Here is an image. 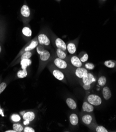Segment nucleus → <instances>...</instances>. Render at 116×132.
Here are the masks:
<instances>
[{
	"mask_svg": "<svg viewBox=\"0 0 116 132\" xmlns=\"http://www.w3.org/2000/svg\"><path fill=\"white\" fill-rule=\"evenodd\" d=\"M20 116L17 114H14L11 116V120L13 122L17 123L20 121Z\"/></svg>",
	"mask_w": 116,
	"mask_h": 132,
	"instance_id": "nucleus-31",
	"label": "nucleus"
},
{
	"mask_svg": "<svg viewBox=\"0 0 116 132\" xmlns=\"http://www.w3.org/2000/svg\"><path fill=\"white\" fill-rule=\"evenodd\" d=\"M97 79L94 75L88 72L83 78L79 81V83L82 86L83 89L87 91L91 89L93 87Z\"/></svg>",
	"mask_w": 116,
	"mask_h": 132,
	"instance_id": "nucleus-4",
	"label": "nucleus"
},
{
	"mask_svg": "<svg viewBox=\"0 0 116 132\" xmlns=\"http://www.w3.org/2000/svg\"><path fill=\"white\" fill-rule=\"evenodd\" d=\"M78 56L83 64L87 62L88 60V55L85 51L81 52L79 53Z\"/></svg>",
	"mask_w": 116,
	"mask_h": 132,
	"instance_id": "nucleus-24",
	"label": "nucleus"
},
{
	"mask_svg": "<svg viewBox=\"0 0 116 132\" xmlns=\"http://www.w3.org/2000/svg\"><path fill=\"white\" fill-rule=\"evenodd\" d=\"M29 123H30V122H29L27 120H24V125L27 126Z\"/></svg>",
	"mask_w": 116,
	"mask_h": 132,
	"instance_id": "nucleus-35",
	"label": "nucleus"
},
{
	"mask_svg": "<svg viewBox=\"0 0 116 132\" xmlns=\"http://www.w3.org/2000/svg\"><path fill=\"white\" fill-rule=\"evenodd\" d=\"M85 98L94 106H99L103 103L101 97L96 94L86 93Z\"/></svg>",
	"mask_w": 116,
	"mask_h": 132,
	"instance_id": "nucleus-10",
	"label": "nucleus"
},
{
	"mask_svg": "<svg viewBox=\"0 0 116 132\" xmlns=\"http://www.w3.org/2000/svg\"><path fill=\"white\" fill-rule=\"evenodd\" d=\"M79 37H77L74 40L69 41L67 43V52L70 55L75 54L77 51V46L79 44Z\"/></svg>",
	"mask_w": 116,
	"mask_h": 132,
	"instance_id": "nucleus-11",
	"label": "nucleus"
},
{
	"mask_svg": "<svg viewBox=\"0 0 116 132\" xmlns=\"http://www.w3.org/2000/svg\"><path fill=\"white\" fill-rule=\"evenodd\" d=\"M5 132H16V130H15L14 129H8V130H6L5 131Z\"/></svg>",
	"mask_w": 116,
	"mask_h": 132,
	"instance_id": "nucleus-36",
	"label": "nucleus"
},
{
	"mask_svg": "<svg viewBox=\"0 0 116 132\" xmlns=\"http://www.w3.org/2000/svg\"><path fill=\"white\" fill-rule=\"evenodd\" d=\"M0 84H1V81H0Z\"/></svg>",
	"mask_w": 116,
	"mask_h": 132,
	"instance_id": "nucleus-41",
	"label": "nucleus"
},
{
	"mask_svg": "<svg viewBox=\"0 0 116 132\" xmlns=\"http://www.w3.org/2000/svg\"><path fill=\"white\" fill-rule=\"evenodd\" d=\"M31 63H32V61L30 59L22 60L20 62V65H21L22 69L23 70L27 69V68L28 67H29V66L31 64Z\"/></svg>",
	"mask_w": 116,
	"mask_h": 132,
	"instance_id": "nucleus-22",
	"label": "nucleus"
},
{
	"mask_svg": "<svg viewBox=\"0 0 116 132\" xmlns=\"http://www.w3.org/2000/svg\"><path fill=\"white\" fill-rule=\"evenodd\" d=\"M54 49L55 55L57 57H58L61 59L67 61L68 62L69 55L68 54L67 52H66L61 49L58 48H54Z\"/></svg>",
	"mask_w": 116,
	"mask_h": 132,
	"instance_id": "nucleus-15",
	"label": "nucleus"
},
{
	"mask_svg": "<svg viewBox=\"0 0 116 132\" xmlns=\"http://www.w3.org/2000/svg\"><path fill=\"white\" fill-rule=\"evenodd\" d=\"M1 105H0V111H1Z\"/></svg>",
	"mask_w": 116,
	"mask_h": 132,
	"instance_id": "nucleus-40",
	"label": "nucleus"
},
{
	"mask_svg": "<svg viewBox=\"0 0 116 132\" xmlns=\"http://www.w3.org/2000/svg\"><path fill=\"white\" fill-rule=\"evenodd\" d=\"M7 83L5 82H2L0 84V95L2 93V92L7 87Z\"/></svg>",
	"mask_w": 116,
	"mask_h": 132,
	"instance_id": "nucleus-33",
	"label": "nucleus"
},
{
	"mask_svg": "<svg viewBox=\"0 0 116 132\" xmlns=\"http://www.w3.org/2000/svg\"><path fill=\"white\" fill-rule=\"evenodd\" d=\"M22 34L26 37L29 39V41L30 40V38L32 36V31L30 28L29 26L27 25H26L22 29Z\"/></svg>",
	"mask_w": 116,
	"mask_h": 132,
	"instance_id": "nucleus-19",
	"label": "nucleus"
},
{
	"mask_svg": "<svg viewBox=\"0 0 116 132\" xmlns=\"http://www.w3.org/2000/svg\"><path fill=\"white\" fill-rule=\"evenodd\" d=\"M38 38H37V36H35L34 38L32 39H30V41H29L28 43L26 44L24 47L19 51V53L17 54V55L16 56L15 59L14 60H16L17 59L18 57H19L22 54H23L24 52H27V51H33L36 49V48L37 47L38 45Z\"/></svg>",
	"mask_w": 116,
	"mask_h": 132,
	"instance_id": "nucleus-8",
	"label": "nucleus"
},
{
	"mask_svg": "<svg viewBox=\"0 0 116 132\" xmlns=\"http://www.w3.org/2000/svg\"><path fill=\"white\" fill-rule=\"evenodd\" d=\"M83 67L89 71L93 70L95 68V65L93 63L86 62L83 64Z\"/></svg>",
	"mask_w": 116,
	"mask_h": 132,
	"instance_id": "nucleus-28",
	"label": "nucleus"
},
{
	"mask_svg": "<svg viewBox=\"0 0 116 132\" xmlns=\"http://www.w3.org/2000/svg\"><path fill=\"white\" fill-rule=\"evenodd\" d=\"M102 95L105 100L108 101L111 97L112 93L110 88L107 86H105L102 88Z\"/></svg>",
	"mask_w": 116,
	"mask_h": 132,
	"instance_id": "nucleus-18",
	"label": "nucleus"
},
{
	"mask_svg": "<svg viewBox=\"0 0 116 132\" xmlns=\"http://www.w3.org/2000/svg\"><path fill=\"white\" fill-rule=\"evenodd\" d=\"M47 67H48V70L50 71L51 74L58 80L65 84H68L67 78L66 76L65 73H63L62 71L57 68L52 62H50L47 65Z\"/></svg>",
	"mask_w": 116,
	"mask_h": 132,
	"instance_id": "nucleus-6",
	"label": "nucleus"
},
{
	"mask_svg": "<svg viewBox=\"0 0 116 132\" xmlns=\"http://www.w3.org/2000/svg\"><path fill=\"white\" fill-rule=\"evenodd\" d=\"M53 55L51 50L46 48L40 54H39V62L38 69V74H39L42 72L43 70L47 67V65L51 62Z\"/></svg>",
	"mask_w": 116,
	"mask_h": 132,
	"instance_id": "nucleus-2",
	"label": "nucleus"
},
{
	"mask_svg": "<svg viewBox=\"0 0 116 132\" xmlns=\"http://www.w3.org/2000/svg\"><path fill=\"white\" fill-rule=\"evenodd\" d=\"M28 75V72L27 71V69L22 70L17 72V77L18 78H24L26 77H27Z\"/></svg>",
	"mask_w": 116,
	"mask_h": 132,
	"instance_id": "nucleus-27",
	"label": "nucleus"
},
{
	"mask_svg": "<svg viewBox=\"0 0 116 132\" xmlns=\"http://www.w3.org/2000/svg\"><path fill=\"white\" fill-rule=\"evenodd\" d=\"M80 119L82 123L87 126L91 130H92L94 125L97 123L94 113H89L81 112Z\"/></svg>",
	"mask_w": 116,
	"mask_h": 132,
	"instance_id": "nucleus-5",
	"label": "nucleus"
},
{
	"mask_svg": "<svg viewBox=\"0 0 116 132\" xmlns=\"http://www.w3.org/2000/svg\"><path fill=\"white\" fill-rule=\"evenodd\" d=\"M36 117L35 113L33 111H28L24 114L23 118L24 120H27L29 122H33Z\"/></svg>",
	"mask_w": 116,
	"mask_h": 132,
	"instance_id": "nucleus-20",
	"label": "nucleus"
},
{
	"mask_svg": "<svg viewBox=\"0 0 116 132\" xmlns=\"http://www.w3.org/2000/svg\"><path fill=\"white\" fill-rule=\"evenodd\" d=\"M69 122L71 125L74 127L78 126L79 123V117L76 113H73L69 116Z\"/></svg>",
	"mask_w": 116,
	"mask_h": 132,
	"instance_id": "nucleus-17",
	"label": "nucleus"
},
{
	"mask_svg": "<svg viewBox=\"0 0 116 132\" xmlns=\"http://www.w3.org/2000/svg\"><path fill=\"white\" fill-rule=\"evenodd\" d=\"M104 65L108 68L114 69L116 68V61L114 60H107L104 62Z\"/></svg>",
	"mask_w": 116,
	"mask_h": 132,
	"instance_id": "nucleus-25",
	"label": "nucleus"
},
{
	"mask_svg": "<svg viewBox=\"0 0 116 132\" xmlns=\"http://www.w3.org/2000/svg\"><path fill=\"white\" fill-rule=\"evenodd\" d=\"M4 32H5L4 26V25L1 24V23H0V41L3 40L4 38Z\"/></svg>",
	"mask_w": 116,
	"mask_h": 132,
	"instance_id": "nucleus-30",
	"label": "nucleus"
},
{
	"mask_svg": "<svg viewBox=\"0 0 116 132\" xmlns=\"http://www.w3.org/2000/svg\"><path fill=\"white\" fill-rule=\"evenodd\" d=\"M68 63L74 68H81L83 67V63L81 62L78 55L75 54L69 55Z\"/></svg>",
	"mask_w": 116,
	"mask_h": 132,
	"instance_id": "nucleus-12",
	"label": "nucleus"
},
{
	"mask_svg": "<svg viewBox=\"0 0 116 132\" xmlns=\"http://www.w3.org/2000/svg\"><path fill=\"white\" fill-rule=\"evenodd\" d=\"M89 71L86 70L83 67L81 68H74V75L78 80H81L83 77L88 73Z\"/></svg>",
	"mask_w": 116,
	"mask_h": 132,
	"instance_id": "nucleus-13",
	"label": "nucleus"
},
{
	"mask_svg": "<svg viewBox=\"0 0 116 132\" xmlns=\"http://www.w3.org/2000/svg\"><path fill=\"white\" fill-rule=\"evenodd\" d=\"M66 103L68 107L72 110H76L77 105L76 104V102L75 101L74 99H73L71 97H68L66 99Z\"/></svg>",
	"mask_w": 116,
	"mask_h": 132,
	"instance_id": "nucleus-21",
	"label": "nucleus"
},
{
	"mask_svg": "<svg viewBox=\"0 0 116 132\" xmlns=\"http://www.w3.org/2000/svg\"><path fill=\"white\" fill-rule=\"evenodd\" d=\"M94 106L91 104H90L89 102H88L84 98V100L82 104L81 112L93 113H94Z\"/></svg>",
	"mask_w": 116,
	"mask_h": 132,
	"instance_id": "nucleus-16",
	"label": "nucleus"
},
{
	"mask_svg": "<svg viewBox=\"0 0 116 132\" xmlns=\"http://www.w3.org/2000/svg\"><path fill=\"white\" fill-rule=\"evenodd\" d=\"M20 16L24 24L28 25L31 19V11L29 7L25 2L20 8Z\"/></svg>",
	"mask_w": 116,
	"mask_h": 132,
	"instance_id": "nucleus-9",
	"label": "nucleus"
},
{
	"mask_svg": "<svg viewBox=\"0 0 116 132\" xmlns=\"http://www.w3.org/2000/svg\"><path fill=\"white\" fill-rule=\"evenodd\" d=\"M56 1H58V2H60V1H61V0H56Z\"/></svg>",
	"mask_w": 116,
	"mask_h": 132,
	"instance_id": "nucleus-39",
	"label": "nucleus"
},
{
	"mask_svg": "<svg viewBox=\"0 0 116 132\" xmlns=\"http://www.w3.org/2000/svg\"><path fill=\"white\" fill-rule=\"evenodd\" d=\"M50 50L51 52H52L53 55L52 60H51V62H52L57 68H58L63 73H65V74L68 75H74L73 72L74 68L72 67L67 61L61 59L57 57L55 55L54 49L53 47Z\"/></svg>",
	"mask_w": 116,
	"mask_h": 132,
	"instance_id": "nucleus-1",
	"label": "nucleus"
},
{
	"mask_svg": "<svg viewBox=\"0 0 116 132\" xmlns=\"http://www.w3.org/2000/svg\"><path fill=\"white\" fill-rule=\"evenodd\" d=\"M106 1V0H99V1L100 3H104Z\"/></svg>",
	"mask_w": 116,
	"mask_h": 132,
	"instance_id": "nucleus-37",
	"label": "nucleus"
},
{
	"mask_svg": "<svg viewBox=\"0 0 116 132\" xmlns=\"http://www.w3.org/2000/svg\"><path fill=\"white\" fill-rule=\"evenodd\" d=\"M47 48L46 47H45L44 46L40 45V44H38V45L37 46V47L36 48V52H37L38 54L39 55V54H40L42 52H43L45 50H46Z\"/></svg>",
	"mask_w": 116,
	"mask_h": 132,
	"instance_id": "nucleus-32",
	"label": "nucleus"
},
{
	"mask_svg": "<svg viewBox=\"0 0 116 132\" xmlns=\"http://www.w3.org/2000/svg\"><path fill=\"white\" fill-rule=\"evenodd\" d=\"M97 81L98 85L99 87H103L106 85L107 83V78L105 76L102 75L99 77Z\"/></svg>",
	"mask_w": 116,
	"mask_h": 132,
	"instance_id": "nucleus-23",
	"label": "nucleus"
},
{
	"mask_svg": "<svg viewBox=\"0 0 116 132\" xmlns=\"http://www.w3.org/2000/svg\"><path fill=\"white\" fill-rule=\"evenodd\" d=\"M24 132H35V129H34L33 128L28 126H26L24 128Z\"/></svg>",
	"mask_w": 116,
	"mask_h": 132,
	"instance_id": "nucleus-34",
	"label": "nucleus"
},
{
	"mask_svg": "<svg viewBox=\"0 0 116 132\" xmlns=\"http://www.w3.org/2000/svg\"><path fill=\"white\" fill-rule=\"evenodd\" d=\"M34 53H35V50L33 51H27V52H24L19 57H18L16 60H14L12 62V63L11 64V66H12L13 67V66H14V65L20 63V62L22 60L30 59L31 57L32 56L33 54H34Z\"/></svg>",
	"mask_w": 116,
	"mask_h": 132,
	"instance_id": "nucleus-14",
	"label": "nucleus"
},
{
	"mask_svg": "<svg viewBox=\"0 0 116 132\" xmlns=\"http://www.w3.org/2000/svg\"><path fill=\"white\" fill-rule=\"evenodd\" d=\"M37 38L39 44L44 46L49 50L52 48L50 39V30L45 29L40 30L37 35Z\"/></svg>",
	"mask_w": 116,
	"mask_h": 132,
	"instance_id": "nucleus-3",
	"label": "nucleus"
},
{
	"mask_svg": "<svg viewBox=\"0 0 116 132\" xmlns=\"http://www.w3.org/2000/svg\"><path fill=\"white\" fill-rule=\"evenodd\" d=\"M50 35L52 47L60 48L64 51L67 52V43L63 39L58 37L51 30H50Z\"/></svg>",
	"mask_w": 116,
	"mask_h": 132,
	"instance_id": "nucleus-7",
	"label": "nucleus"
},
{
	"mask_svg": "<svg viewBox=\"0 0 116 132\" xmlns=\"http://www.w3.org/2000/svg\"><path fill=\"white\" fill-rule=\"evenodd\" d=\"M1 52H2V46L1 44H0V54H1Z\"/></svg>",
	"mask_w": 116,
	"mask_h": 132,
	"instance_id": "nucleus-38",
	"label": "nucleus"
},
{
	"mask_svg": "<svg viewBox=\"0 0 116 132\" xmlns=\"http://www.w3.org/2000/svg\"><path fill=\"white\" fill-rule=\"evenodd\" d=\"M13 128L16 132H22L24 130V127L20 123H14L13 125Z\"/></svg>",
	"mask_w": 116,
	"mask_h": 132,
	"instance_id": "nucleus-29",
	"label": "nucleus"
},
{
	"mask_svg": "<svg viewBox=\"0 0 116 132\" xmlns=\"http://www.w3.org/2000/svg\"><path fill=\"white\" fill-rule=\"evenodd\" d=\"M92 131H94L96 132H108V130L104 126L99 125L97 124V123H96L94 125L92 129Z\"/></svg>",
	"mask_w": 116,
	"mask_h": 132,
	"instance_id": "nucleus-26",
	"label": "nucleus"
}]
</instances>
